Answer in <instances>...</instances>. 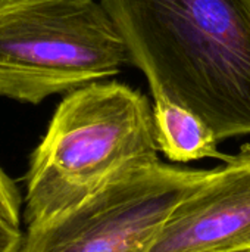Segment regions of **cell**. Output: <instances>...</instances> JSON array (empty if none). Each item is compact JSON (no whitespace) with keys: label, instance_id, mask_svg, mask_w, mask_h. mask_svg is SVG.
<instances>
[{"label":"cell","instance_id":"cell-6","mask_svg":"<svg viewBox=\"0 0 250 252\" xmlns=\"http://www.w3.org/2000/svg\"><path fill=\"white\" fill-rule=\"evenodd\" d=\"M153 121L159 152L175 162H190L203 158L225 161L228 155L218 151V139L212 128L190 109L153 94Z\"/></svg>","mask_w":250,"mask_h":252},{"label":"cell","instance_id":"cell-5","mask_svg":"<svg viewBox=\"0 0 250 252\" xmlns=\"http://www.w3.org/2000/svg\"><path fill=\"white\" fill-rule=\"evenodd\" d=\"M250 250V145L209 170L174 210L149 252Z\"/></svg>","mask_w":250,"mask_h":252},{"label":"cell","instance_id":"cell-2","mask_svg":"<svg viewBox=\"0 0 250 252\" xmlns=\"http://www.w3.org/2000/svg\"><path fill=\"white\" fill-rule=\"evenodd\" d=\"M153 108L121 83L66 93L32 154L24 220L38 226L77 207L127 170L158 161Z\"/></svg>","mask_w":250,"mask_h":252},{"label":"cell","instance_id":"cell-9","mask_svg":"<svg viewBox=\"0 0 250 252\" xmlns=\"http://www.w3.org/2000/svg\"><path fill=\"white\" fill-rule=\"evenodd\" d=\"M233 252H250V250H243V251H233Z\"/></svg>","mask_w":250,"mask_h":252},{"label":"cell","instance_id":"cell-4","mask_svg":"<svg viewBox=\"0 0 250 252\" xmlns=\"http://www.w3.org/2000/svg\"><path fill=\"white\" fill-rule=\"evenodd\" d=\"M208 173L159 159L133 167L77 207L27 227L19 252H149Z\"/></svg>","mask_w":250,"mask_h":252},{"label":"cell","instance_id":"cell-3","mask_svg":"<svg viewBox=\"0 0 250 252\" xmlns=\"http://www.w3.org/2000/svg\"><path fill=\"white\" fill-rule=\"evenodd\" d=\"M124 38L96 0H0V97L37 105L115 75Z\"/></svg>","mask_w":250,"mask_h":252},{"label":"cell","instance_id":"cell-8","mask_svg":"<svg viewBox=\"0 0 250 252\" xmlns=\"http://www.w3.org/2000/svg\"><path fill=\"white\" fill-rule=\"evenodd\" d=\"M24 241L21 229H15L0 220V252H19Z\"/></svg>","mask_w":250,"mask_h":252},{"label":"cell","instance_id":"cell-1","mask_svg":"<svg viewBox=\"0 0 250 252\" xmlns=\"http://www.w3.org/2000/svg\"><path fill=\"white\" fill-rule=\"evenodd\" d=\"M152 94L218 142L250 134V0H100Z\"/></svg>","mask_w":250,"mask_h":252},{"label":"cell","instance_id":"cell-7","mask_svg":"<svg viewBox=\"0 0 250 252\" xmlns=\"http://www.w3.org/2000/svg\"><path fill=\"white\" fill-rule=\"evenodd\" d=\"M21 207L22 199L15 183L0 168V220L21 229Z\"/></svg>","mask_w":250,"mask_h":252}]
</instances>
